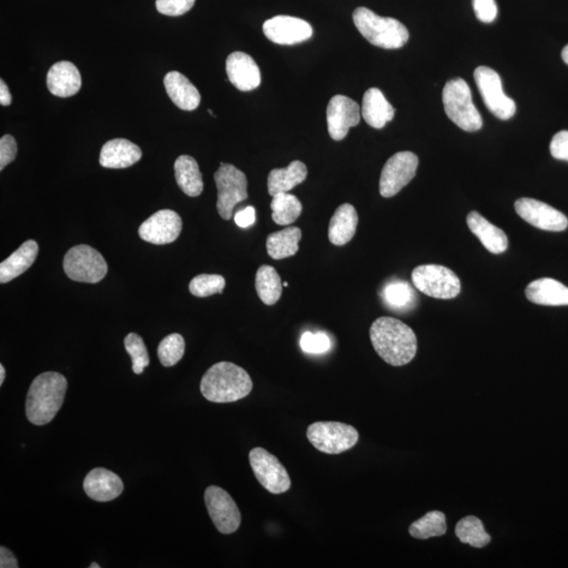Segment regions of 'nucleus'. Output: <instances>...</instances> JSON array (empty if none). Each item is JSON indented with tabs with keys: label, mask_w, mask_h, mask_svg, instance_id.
Returning a JSON list of instances; mask_svg holds the SVG:
<instances>
[{
	"label": "nucleus",
	"mask_w": 568,
	"mask_h": 568,
	"mask_svg": "<svg viewBox=\"0 0 568 568\" xmlns=\"http://www.w3.org/2000/svg\"><path fill=\"white\" fill-rule=\"evenodd\" d=\"M377 354L393 367H403L417 354L418 343L409 326L392 317H380L369 330Z\"/></svg>",
	"instance_id": "f257e3e1"
},
{
	"label": "nucleus",
	"mask_w": 568,
	"mask_h": 568,
	"mask_svg": "<svg viewBox=\"0 0 568 568\" xmlns=\"http://www.w3.org/2000/svg\"><path fill=\"white\" fill-rule=\"evenodd\" d=\"M252 390L253 381L247 370L232 362L214 364L200 384L203 397L214 403H236L249 396Z\"/></svg>",
	"instance_id": "f03ea898"
},
{
	"label": "nucleus",
	"mask_w": 568,
	"mask_h": 568,
	"mask_svg": "<svg viewBox=\"0 0 568 568\" xmlns=\"http://www.w3.org/2000/svg\"><path fill=\"white\" fill-rule=\"evenodd\" d=\"M68 381L56 372H47L36 377L29 388L26 412L30 422L45 426L57 415L64 402Z\"/></svg>",
	"instance_id": "7ed1b4c3"
},
{
	"label": "nucleus",
	"mask_w": 568,
	"mask_h": 568,
	"mask_svg": "<svg viewBox=\"0 0 568 568\" xmlns=\"http://www.w3.org/2000/svg\"><path fill=\"white\" fill-rule=\"evenodd\" d=\"M352 20L363 38L382 49H400L410 38L408 29L402 22L377 15L368 8L356 9Z\"/></svg>",
	"instance_id": "20e7f679"
},
{
	"label": "nucleus",
	"mask_w": 568,
	"mask_h": 568,
	"mask_svg": "<svg viewBox=\"0 0 568 568\" xmlns=\"http://www.w3.org/2000/svg\"><path fill=\"white\" fill-rule=\"evenodd\" d=\"M445 111L448 118L466 131L482 128V117L472 103L471 89L462 79L448 81L442 93Z\"/></svg>",
	"instance_id": "39448f33"
},
{
	"label": "nucleus",
	"mask_w": 568,
	"mask_h": 568,
	"mask_svg": "<svg viewBox=\"0 0 568 568\" xmlns=\"http://www.w3.org/2000/svg\"><path fill=\"white\" fill-rule=\"evenodd\" d=\"M307 437L316 450L338 454L357 445L359 433L354 427L343 422H315L308 428Z\"/></svg>",
	"instance_id": "423d86ee"
},
{
	"label": "nucleus",
	"mask_w": 568,
	"mask_h": 568,
	"mask_svg": "<svg viewBox=\"0 0 568 568\" xmlns=\"http://www.w3.org/2000/svg\"><path fill=\"white\" fill-rule=\"evenodd\" d=\"M67 276L79 283L97 284L106 277L107 265L97 250L87 244L76 245L68 250L64 259Z\"/></svg>",
	"instance_id": "0eeeda50"
},
{
	"label": "nucleus",
	"mask_w": 568,
	"mask_h": 568,
	"mask_svg": "<svg viewBox=\"0 0 568 568\" xmlns=\"http://www.w3.org/2000/svg\"><path fill=\"white\" fill-rule=\"evenodd\" d=\"M411 281L424 295L437 299H453L462 291V281L457 275L437 265L417 267L411 273Z\"/></svg>",
	"instance_id": "6e6552de"
},
{
	"label": "nucleus",
	"mask_w": 568,
	"mask_h": 568,
	"mask_svg": "<svg viewBox=\"0 0 568 568\" xmlns=\"http://www.w3.org/2000/svg\"><path fill=\"white\" fill-rule=\"evenodd\" d=\"M214 179L218 190V213L221 218L230 220L238 203L248 199L247 176L236 166L221 163Z\"/></svg>",
	"instance_id": "1a4fd4ad"
},
{
	"label": "nucleus",
	"mask_w": 568,
	"mask_h": 568,
	"mask_svg": "<svg viewBox=\"0 0 568 568\" xmlns=\"http://www.w3.org/2000/svg\"><path fill=\"white\" fill-rule=\"evenodd\" d=\"M474 79L487 109L501 121H508L515 115L516 104L506 97L497 72L488 67L477 68Z\"/></svg>",
	"instance_id": "9d476101"
},
{
	"label": "nucleus",
	"mask_w": 568,
	"mask_h": 568,
	"mask_svg": "<svg viewBox=\"0 0 568 568\" xmlns=\"http://www.w3.org/2000/svg\"><path fill=\"white\" fill-rule=\"evenodd\" d=\"M249 459L256 479L267 492L274 495L288 492L292 486L289 472L274 454L265 448L255 447L250 452Z\"/></svg>",
	"instance_id": "9b49d317"
},
{
	"label": "nucleus",
	"mask_w": 568,
	"mask_h": 568,
	"mask_svg": "<svg viewBox=\"0 0 568 568\" xmlns=\"http://www.w3.org/2000/svg\"><path fill=\"white\" fill-rule=\"evenodd\" d=\"M420 165L417 155L399 152L386 161L380 177V194L385 199L397 195L415 177Z\"/></svg>",
	"instance_id": "f8f14e48"
},
{
	"label": "nucleus",
	"mask_w": 568,
	"mask_h": 568,
	"mask_svg": "<svg viewBox=\"0 0 568 568\" xmlns=\"http://www.w3.org/2000/svg\"><path fill=\"white\" fill-rule=\"evenodd\" d=\"M208 515L221 534L235 533L242 524V513L230 494L218 487H208L205 493Z\"/></svg>",
	"instance_id": "ddd939ff"
},
{
	"label": "nucleus",
	"mask_w": 568,
	"mask_h": 568,
	"mask_svg": "<svg viewBox=\"0 0 568 568\" xmlns=\"http://www.w3.org/2000/svg\"><path fill=\"white\" fill-rule=\"evenodd\" d=\"M515 210L526 223L538 229L549 232H564L568 219L564 213L539 200L521 199L515 202Z\"/></svg>",
	"instance_id": "4468645a"
},
{
	"label": "nucleus",
	"mask_w": 568,
	"mask_h": 568,
	"mask_svg": "<svg viewBox=\"0 0 568 568\" xmlns=\"http://www.w3.org/2000/svg\"><path fill=\"white\" fill-rule=\"evenodd\" d=\"M263 33L275 44L292 46L312 38L313 28L301 18L279 15L263 23Z\"/></svg>",
	"instance_id": "2eb2a0df"
},
{
	"label": "nucleus",
	"mask_w": 568,
	"mask_h": 568,
	"mask_svg": "<svg viewBox=\"0 0 568 568\" xmlns=\"http://www.w3.org/2000/svg\"><path fill=\"white\" fill-rule=\"evenodd\" d=\"M360 106L343 95H336L326 109L328 133L334 140H343L349 133V130L360 123Z\"/></svg>",
	"instance_id": "dca6fc26"
},
{
	"label": "nucleus",
	"mask_w": 568,
	"mask_h": 568,
	"mask_svg": "<svg viewBox=\"0 0 568 568\" xmlns=\"http://www.w3.org/2000/svg\"><path fill=\"white\" fill-rule=\"evenodd\" d=\"M182 231V220L172 210H161L152 215L140 226L142 241L153 244L174 242Z\"/></svg>",
	"instance_id": "f3484780"
},
{
	"label": "nucleus",
	"mask_w": 568,
	"mask_h": 568,
	"mask_svg": "<svg viewBox=\"0 0 568 568\" xmlns=\"http://www.w3.org/2000/svg\"><path fill=\"white\" fill-rule=\"evenodd\" d=\"M225 68L229 81L239 91H253L260 86L259 67L248 54L242 52L230 54L226 59Z\"/></svg>",
	"instance_id": "a211bd4d"
},
{
	"label": "nucleus",
	"mask_w": 568,
	"mask_h": 568,
	"mask_svg": "<svg viewBox=\"0 0 568 568\" xmlns=\"http://www.w3.org/2000/svg\"><path fill=\"white\" fill-rule=\"evenodd\" d=\"M83 489L92 500L109 502L123 494V482L115 472L97 468L89 471L83 481Z\"/></svg>",
	"instance_id": "6ab92c4d"
},
{
	"label": "nucleus",
	"mask_w": 568,
	"mask_h": 568,
	"mask_svg": "<svg viewBox=\"0 0 568 568\" xmlns=\"http://www.w3.org/2000/svg\"><path fill=\"white\" fill-rule=\"evenodd\" d=\"M49 91L57 97H71L80 92L81 75L74 64L59 62L53 64L47 76Z\"/></svg>",
	"instance_id": "aec40b11"
},
{
	"label": "nucleus",
	"mask_w": 568,
	"mask_h": 568,
	"mask_svg": "<svg viewBox=\"0 0 568 568\" xmlns=\"http://www.w3.org/2000/svg\"><path fill=\"white\" fill-rule=\"evenodd\" d=\"M139 146L128 140L117 139L107 141L101 148L99 164L106 169H125L141 159Z\"/></svg>",
	"instance_id": "412c9836"
},
{
	"label": "nucleus",
	"mask_w": 568,
	"mask_h": 568,
	"mask_svg": "<svg viewBox=\"0 0 568 568\" xmlns=\"http://www.w3.org/2000/svg\"><path fill=\"white\" fill-rule=\"evenodd\" d=\"M164 83L167 95L179 109L194 111L200 105L199 89L179 72H169L165 76Z\"/></svg>",
	"instance_id": "4be33fe9"
},
{
	"label": "nucleus",
	"mask_w": 568,
	"mask_h": 568,
	"mask_svg": "<svg viewBox=\"0 0 568 568\" xmlns=\"http://www.w3.org/2000/svg\"><path fill=\"white\" fill-rule=\"evenodd\" d=\"M526 298L539 306H568V288L559 281L542 278L533 281L525 290Z\"/></svg>",
	"instance_id": "5701e85b"
},
{
	"label": "nucleus",
	"mask_w": 568,
	"mask_h": 568,
	"mask_svg": "<svg viewBox=\"0 0 568 568\" xmlns=\"http://www.w3.org/2000/svg\"><path fill=\"white\" fill-rule=\"evenodd\" d=\"M469 229L475 234L488 252L492 254L504 253L508 247V239L504 231L492 225L481 214L472 211L468 215Z\"/></svg>",
	"instance_id": "b1692460"
},
{
	"label": "nucleus",
	"mask_w": 568,
	"mask_h": 568,
	"mask_svg": "<svg viewBox=\"0 0 568 568\" xmlns=\"http://www.w3.org/2000/svg\"><path fill=\"white\" fill-rule=\"evenodd\" d=\"M361 114L370 127L382 129L393 121L394 109L379 89L370 88L364 94Z\"/></svg>",
	"instance_id": "393cba45"
},
{
	"label": "nucleus",
	"mask_w": 568,
	"mask_h": 568,
	"mask_svg": "<svg viewBox=\"0 0 568 568\" xmlns=\"http://www.w3.org/2000/svg\"><path fill=\"white\" fill-rule=\"evenodd\" d=\"M38 244L28 241L0 265V284H4L21 276L32 267L38 255Z\"/></svg>",
	"instance_id": "a878e982"
},
{
	"label": "nucleus",
	"mask_w": 568,
	"mask_h": 568,
	"mask_svg": "<svg viewBox=\"0 0 568 568\" xmlns=\"http://www.w3.org/2000/svg\"><path fill=\"white\" fill-rule=\"evenodd\" d=\"M358 214L356 208L344 203L334 213L328 226V239L334 245H344L350 242L356 234L358 225Z\"/></svg>",
	"instance_id": "bb28decb"
},
{
	"label": "nucleus",
	"mask_w": 568,
	"mask_h": 568,
	"mask_svg": "<svg viewBox=\"0 0 568 568\" xmlns=\"http://www.w3.org/2000/svg\"><path fill=\"white\" fill-rule=\"evenodd\" d=\"M307 176V166L299 160L292 161L285 169H275L267 177L268 194L273 197L280 193H288L306 181Z\"/></svg>",
	"instance_id": "cd10ccee"
},
{
	"label": "nucleus",
	"mask_w": 568,
	"mask_h": 568,
	"mask_svg": "<svg viewBox=\"0 0 568 568\" xmlns=\"http://www.w3.org/2000/svg\"><path fill=\"white\" fill-rule=\"evenodd\" d=\"M175 178L185 195L190 197H199L203 191L202 174L197 161L189 157L182 155L179 157L174 165Z\"/></svg>",
	"instance_id": "c85d7f7f"
},
{
	"label": "nucleus",
	"mask_w": 568,
	"mask_h": 568,
	"mask_svg": "<svg viewBox=\"0 0 568 568\" xmlns=\"http://www.w3.org/2000/svg\"><path fill=\"white\" fill-rule=\"evenodd\" d=\"M302 232L299 227L290 226L283 231L272 233L267 239V254L275 260L294 256L299 250Z\"/></svg>",
	"instance_id": "c756f323"
},
{
	"label": "nucleus",
	"mask_w": 568,
	"mask_h": 568,
	"mask_svg": "<svg viewBox=\"0 0 568 568\" xmlns=\"http://www.w3.org/2000/svg\"><path fill=\"white\" fill-rule=\"evenodd\" d=\"M257 294L267 306L276 304L283 295V283L276 270L271 266H261L256 273Z\"/></svg>",
	"instance_id": "7c9ffc66"
},
{
	"label": "nucleus",
	"mask_w": 568,
	"mask_h": 568,
	"mask_svg": "<svg viewBox=\"0 0 568 568\" xmlns=\"http://www.w3.org/2000/svg\"><path fill=\"white\" fill-rule=\"evenodd\" d=\"M272 219L278 225L294 224L302 213V205L296 196L280 193L273 196L271 202Z\"/></svg>",
	"instance_id": "2f4dec72"
},
{
	"label": "nucleus",
	"mask_w": 568,
	"mask_h": 568,
	"mask_svg": "<svg viewBox=\"0 0 568 568\" xmlns=\"http://www.w3.org/2000/svg\"><path fill=\"white\" fill-rule=\"evenodd\" d=\"M454 533L460 542L470 544L475 548L486 547L492 541V537L484 530L481 520L476 516H468L460 520Z\"/></svg>",
	"instance_id": "473e14b6"
},
{
	"label": "nucleus",
	"mask_w": 568,
	"mask_h": 568,
	"mask_svg": "<svg viewBox=\"0 0 568 568\" xmlns=\"http://www.w3.org/2000/svg\"><path fill=\"white\" fill-rule=\"evenodd\" d=\"M381 296L386 306L394 310L411 309L417 301L414 289L403 280L387 284L382 291Z\"/></svg>",
	"instance_id": "72a5a7b5"
},
{
	"label": "nucleus",
	"mask_w": 568,
	"mask_h": 568,
	"mask_svg": "<svg viewBox=\"0 0 568 568\" xmlns=\"http://www.w3.org/2000/svg\"><path fill=\"white\" fill-rule=\"evenodd\" d=\"M409 531L411 537L420 540L444 536L447 531L445 515L439 511L428 512L422 518L412 523Z\"/></svg>",
	"instance_id": "f704fd0d"
},
{
	"label": "nucleus",
	"mask_w": 568,
	"mask_h": 568,
	"mask_svg": "<svg viewBox=\"0 0 568 568\" xmlns=\"http://www.w3.org/2000/svg\"><path fill=\"white\" fill-rule=\"evenodd\" d=\"M185 351V341L181 334H171L158 346V358L165 368L174 367L182 360Z\"/></svg>",
	"instance_id": "c9c22d12"
},
{
	"label": "nucleus",
	"mask_w": 568,
	"mask_h": 568,
	"mask_svg": "<svg viewBox=\"0 0 568 568\" xmlns=\"http://www.w3.org/2000/svg\"><path fill=\"white\" fill-rule=\"evenodd\" d=\"M225 279L220 275L201 274L191 280L189 290L191 294L205 298L215 294H223Z\"/></svg>",
	"instance_id": "e433bc0d"
},
{
	"label": "nucleus",
	"mask_w": 568,
	"mask_h": 568,
	"mask_svg": "<svg viewBox=\"0 0 568 568\" xmlns=\"http://www.w3.org/2000/svg\"><path fill=\"white\" fill-rule=\"evenodd\" d=\"M124 348L133 362V366H131L133 372L137 375L142 374L149 364L148 352L143 339L140 335L131 333L124 339Z\"/></svg>",
	"instance_id": "4c0bfd02"
},
{
	"label": "nucleus",
	"mask_w": 568,
	"mask_h": 568,
	"mask_svg": "<svg viewBox=\"0 0 568 568\" xmlns=\"http://www.w3.org/2000/svg\"><path fill=\"white\" fill-rule=\"evenodd\" d=\"M301 346L308 354H324L331 348V340L324 332H307L302 335Z\"/></svg>",
	"instance_id": "58836bf2"
},
{
	"label": "nucleus",
	"mask_w": 568,
	"mask_h": 568,
	"mask_svg": "<svg viewBox=\"0 0 568 568\" xmlns=\"http://www.w3.org/2000/svg\"><path fill=\"white\" fill-rule=\"evenodd\" d=\"M196 0H157L159 13L166 16H181L193 8Z\"/></svg>",
	"instance_id": "ea45409f"
},
{
	"label": "nucleus",
	"mask_w": 568,
	"mask_h": 568,
	"mask_svg": "<svg viewBox=\"0 0 568 568\" xmlns=\"http://www.w3.org/2000/svg\"><path fill=\"white\" fill-rule=\"evenodd\" d=\"M475 14L482 22H493L498 15L497 4L495 0H474Z\"/></svg>",
	"instance_id": "a19ab883"
},
{
	"label": "nucleus",
	"mask_w": 568,
	"mask_h": 568,
	"mask_svg": "<svg viewBox=\"0 0 568 568\" xmlns=\"http://www.w3.org/2000/svg\"><path fill=\"white\" fill-rule=\"evenodd\" d=\"M17 155V143L13 136L4 135L0 140V170L14 161Z\"/></svg>",
	"instance_id": "79ce46f5"
},
{
	"label": "nucleus",
	"mask_w": 568,
	"mask_h": 568,
	"mask_svg": "<svg viewBox=\"0 0 568 568\" xmlns=\"http://www.w3.org/2000/svg\"><path fill=\"white\" fill-rule=\"evenodd\" d=\"M549 148L554 158L568 161V131H561L555 134Z\"/></svg>",
	"instance_id": "37998d69"
},
{
	"label": "nucleus",
	"mask_w": 568,
	"mask_h": 568,
	"mask_svg": "<svg viewBox=\"0 0 568 568\" xmlns=\"http://www.w3.org/2000/svg\"><path fill=\"white\" fill-rule=\"evenodd\" d=\"M235 223L241 227H249L253 225L256 221V211L253 207L245 208L244 210L239 211L235 215Z\"/></svg>",
	"instance_id": "c03bdc74"
},
{
	"label": "nucleus",
	"mask_w": 568,
	"mask_h": 568,
	"mask_svg": "<svg viewBox=\"0 0 568 568\" xmlns=\"http://www.w3.org/2000/svg\"><path fill=\"white\" fill-rule=\"evenodd\" d=\"M0 567L2 568H17L18 561L13 553L9 551L7 547H0Z\"/></svg>",
	"instance_id": "a18cd8bd"
},
{
	"label": "nucleus",
	"mask_w": 568,
	"mask_h": 568,
	"mask_svg": "<svg viewBox=\"0 0 568 568\" xmlns=\"http://www.w3.org/2000/svg\"><path fill=\"white\" fill-rule=\"evenodd\" d=\"M0 104L4 106H8L12 104V95L9 91L7 83L3 80L0 81Z\"/></svg>",
	"instance_id": "49530a36"
},
{
	"label": "nucleus",
	"mask_w": 568,
	"mask_h": 568,
	"mask_svg": "<svg viewBox=\"0 0 568 568\" xmlns=\"http://www.w3.org/2000/svg\"><path fill=\"white\" fill-rule=\"evenodd\" d=\"M5 378V369L3 364H0V386H3Z\"/></svg>",
	"instance_id": "de8ad7c7"
},
{
	"label": "nucleus",
	"mask_w": 568,
	"mask_h": 568,
	"mask_svg": "<svg viewBox=\"0 0 568 568\" xmlns=\"http://www.w3.org/2000/svg\"><path fill=\"white\" fill-rule=\"evenodd\" d=\"M562 59L568 64V45L564 47V51H562Z\"/></svg>",
	"instance_id": "09e8293b"
},
{
	"label": "nucleus",
	"mask_w": 568,
	"mask_h": 568,
	"mask_svg": "<svg viewBox=\"0 0 568 568\" xmlns=\"http://www.w3.org/2000/svg\"><path fill=\"white\" fill-rule=\"evenodd\" d=\"M100 565L97 564H92L91 565H89V568H99Z\"/></svg>",
	"instance_id": "8fccbe9b"
},
{
	"label": "nucleus",
	"mask_w": 568,
	"mask_h": 568,
	"mask_svg": "<svg viewBox=\"0 0 568 568\" xmlns=\"http://www.w3.org/2000/svg\"><path fill=\"white\" fill-rule=\"evenodd\" d=\"M284 288H288L289 284H288V283H286V281H285V283L284 284Z\"/></svg>",
	"instance_id": "3c124183"
}]
</instances>
